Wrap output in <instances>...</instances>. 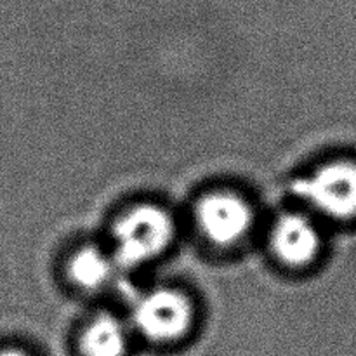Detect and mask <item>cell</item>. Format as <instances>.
<instances>
[{"mask_svg":"<svg viewBox=\"0 0 356 356\" xmlns=\"http://www.w3.org/2000/svg\"><path fill=\"white\" fill-rule=\"evenodd\" d=\"M129 334L124 323L111 315H97L79 337L80 356H125Z\"/></svg>","mask_w":356,"mask_h":356,"instance_id":"obj_6","label":"cell"},{"mask_svg":"<svg viewBox=\"0 0 356 356\" xmlns=\"http://www.w3.org/2000/svg\"><path fill=\"white\" fill-rule=\"evenodd\" d=\"M174 235L176 226L165 209L153 204L136 205L115 225L111 256L117 266H145L169 249Z\"/></svg>","mask_w":356,"mask_h":356,"instance_id":"obj_1","label":"cell"},{"mask_svg":"<svg viewBox=\"0 0 356 356\" xmlns=\"http://www.w3.org/2000/svg\"><path fill=\"white\" fill-rule=\"evenodd\" d=\"M322 249V235L312 218L289 212L278 218L271 229V250L289 268L309 266Z\"/></svg>","mask_w":356,"mask_h":356,"instance_id":"obj_5","label":"cell"},{"mask_svg":"<svg viewBox=\"0 0 356 356\" xmlns=\"http://www.w3.org/2000/svg\"><path fill=\"white\" fill-rule=\"evenodd\" d=\"M0 356H30L23 351H17V350H6V351H0Z\"/></svg>","mask_w":356,"mask_h":356,"instance_id":"obj_8","label":"cell"},{"mask_svg":"<svg viewBox=\"0 0 356 356\" xmlns=\"http://www.w3.org/2000/svg\"><path fill=\"white\" fill-rule=\"evenodd\" d=\"M193 323V308L183 292L155 289L143 294L132 308V325L153 344H172L183 339Z\"/></svg>","mask_w":356,"mask_h":356,"instance_id":"obj_3","label":"cell"},{"mask_svg":"<svg viewBox=\"0 0 356 356\" xmlns=\"http://www.w3.org/2000/svg\"><path fill=\"white\" fill-rule=\"evenodd\" d=\"M292 191L330 221L356 219V162L323 163L292 184Z\"/></svg>","mask_w":356,"mask_h":356,"instance_id":"obj_2","label":"cell"},{"mask_svg":"<svg viewBox=\"0 0 356 356\" xmlns=\"http://www.w3.org/2000/svg\"><path fill=\"white\" fill-rule=\"evenodd\" d=\"M197 225L216 247H233L250 233L254 212L242 197L228 191L205 195L197 205Z\"/></svg>","mask_w":356,"mask_h":356,"instance_id":"obj_4","label":"cell"},{"mask_svg":"<svg viewBox=\"0 0 356 356\" xmlns=\"http://www.w3.org/2000/svg\"><path fill=\"white\" fill-rule=\"evenodd\" d=\"M117 263L113 256L94 245L82 247L68 261L66 273L72 284L82 291H99L113 277Z\"/></svg>","mask_w":356,"mask_h":356,"instance_id":"obj_7","label":"cell"}]
</instances>
